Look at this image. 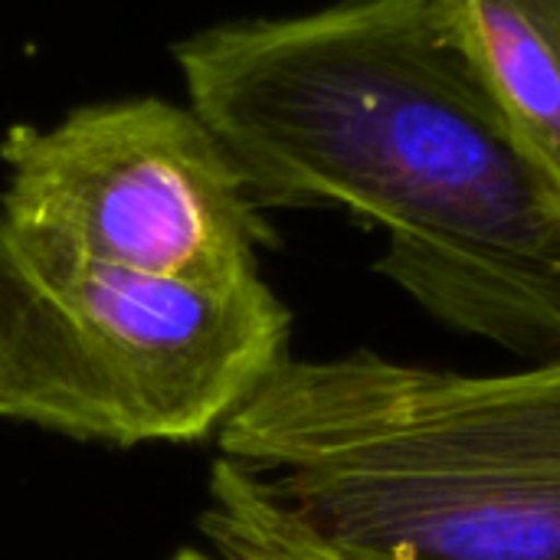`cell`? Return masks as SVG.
<instances>
[{
    "label": "cell",
    "mask_w": 560,
    "mask_h": 560,
    "mask_svg": "<svg viewBox=\"0 0 560 560\" xmlns=\"http://www.w3.org/2000/svg\"><path fill=\"white\" fill-rule=\"evenodd\" d=\"M174 56L262 210H351L387 230L377 269L433 318L560 354V177L440 0L210 26Z\"/></svg>",
    "instance_id": "1"
},
{
    "label": "cell",
    "mask_w": 560,
    "mask_h": 560,
    "mask_svg": "<svg viewBox=\"0 0 560 560\" xmlns=\"http://www.w3.org/2000/svg\"><path fill=\"white\" fill-rule=\"evenodd\" d=\"M217 450L364 560H560V354L505 374L289 354Z\"/></svg>",
    "instance_id": "2"
},
{
    "label": "cell",
    "mask_w": 560,
    "mask_h": 560,
    "mask_svg": "<svg viewBox=\"0 0 560 560\" xmlns=\"http://www.w3.org/2000/svg\"><path fill=\"white\" fill-rule=\"evenodd\" d=\"M262 276L187 282L0 223V420L115 450L200 443L289 358Z\"/></svg>",
    "instance_id": "3"
},
{
    "label": "cell",
    "mask_w": 560,
    "mask_h": 560,
    "mask_svg": "<svg viewBox=\"0 0 560 560\" xmlns=\"http://www.w3.org/2000/svg\"><path fill=\"white\" fill-rule=\"evenodd\" d=\"M0 158V223L23 240L187 282L262 276L272 226L190 105L125 98L13 125Z\"/></svg>",
    "instance_id": "4"
},
{
    "label": "cell",
    "mask_w": 560,
    "mask_h": 560,
    "mask_svg": "<svg viewBox=\"0 0 560 560\" xmlns=\"http://www.w3.org/2000/svg\"><path fill=\"white\" fill-rule=\"evenodd\" d=\"M528 144L560 177V0H440Z\"/></svg>",
    "instance_id": "5"
},
{
    "label": "cell",
    "mask_w": 560,
    "mask_h": 560,
    "mask_svg": "<svg viewBox=\"0 0 560 560\" xmlns=\"http://www.w3.org/2000/svg\"><path fill=\"white\" fill-rule=\"evenodd\" d=\"M197 525L210 548H180L171 560H364L308 532L223 456L210 466L207 505Z\"/></svg>",
    "instance_id": "6"
}]
</instances>
